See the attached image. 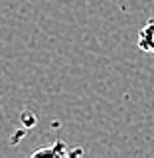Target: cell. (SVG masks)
<instances>
[{
  "label": "cell",
  "mask_w": 154,
  "mask_h": 158,
  "mask_svg": "<svg viewBox=\"0 0 154 158\" xmlns=\"http://www.w3.org/2000/svg\"><path fill=\"white\" fill-rule=\"evenodd\" d=\"M138 48L146 53H154V20L146 22L138 32Z\"/></svg>",
  "instance_id": "obj_1"
},
{
  "label": "cell",
  "mask_w": 154,
  "mask_h": 158,
  "mask_svg": "<svg viewBox=\"0 0 154 158\" xmlns=\"http://www.w3.org/2000/svg\"><path fill=\"white\" fill-rule=\"evenodd\" d=\"M42 154H69V152L63 148V142H56V148H42V150L34 152V156H42Z\"/></svg>",
  "instance_id": "obj_2"
}]
</instances>
